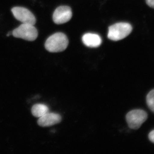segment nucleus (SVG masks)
<instances>
[{
	"instance_id": "obj_1",
	"label": "nucleus",
	"mask_w": 154,
	"mask_h": 154,
	"mask_svg": "<svg viewBox=\"0 0 154 154\" xmlns=\"http://www.w3.org/2000/svg\"><path fill=\"white\" fill-rule=\"evenodd\" d=\"M68 45L69 40L66 35L59 32L48 37L45 42V46L48 51L56 53L63 51L66 49Z\"/></svg>"
},
{
	"instance_id": "obj_2",
	"label": "nucleus",
	"mask_w": 154,
	"mask_h": 154,
	"mask_svg": "<svg viewBox=\"0 0 154 154\" xmlns=\"http://www.w3.org/2000/svg\"><path fill=\"white\" fill-rule=\"evenodd\" d=\"M132 30V26L129 23L119 22L109 27L107 37L113 41H119L128 36Z\"/></svg>"
},
{
	"instance_id": "obj_3",
	"label": "nucleus",
	"mask_w": 154,
	"mask_h": 154,
	"mask_svg": "<svg viewBox=\"0 0 154 154\" xmlns=\"http://www.w3.org/2000/svg\"><path fill=\"white\" fill-rule=\"evenodd\" d=\"M38 34V31L34 25L29 24H22L12 32V35L14 37L29 41L35 40Z\"/></svg>"
},
{
	"instance_id": "obj_4",
	"label": "nucleus",
	"mask_w": 154,
	"mask_h": 154,
	"mask_svg": "<svg viewBox=\"0 0 154 154\" xmlns=\"http://www.w3.org/2000/svg\"><path fill=\"white\" fill-rule=\"evenodd\" d=\"M148 114L144 110L136 109L129 111L126 115V120L131 129H139L147 120Z\"/></svg>"
},
{
	"instance_id": "obj_5",
	"label": "nucleus",
	"mask_w": 154,
	"mask_h": 154,
	"mask_svg": "<svg viewBox=\"0 0 154 154\" xmlns=\"http://www.w3.org/2000/svg\"><path fill=\"white\" fill-rule=\"evenodd\" d=\"M14 17L23 24L34 25L36 19L34 15L29 10L23 7H14L11 10Z\"/></svg>"
},
{
	"instance_id": "obj_6",
	"label": "nucleus",
	"mask_w": 154,
	"mask_h": 154,
	"mask_svg": "<svg viewBox=\"0 0 154 154\" xmlns=\"http://www.w3.org/2000/svg\"><path fill=\"white\" fill-rule=\"evenodd\" d=\"M72 14L71 9L66 6H62L56 9L53 15V20L58 25L68 22L71 19Z\"/></svg>"
},
{
	"instance_id": "obj_7",
	"label": "nucleus",
	"mask_w": 154,
	"mask_h": 154,
	"mask_svg": "<svg viewBox=\"0 0 154 154\" xmlns=\"http://www.w3.org/2000/svg\"><path fill=\"white\" fill-rule=\"evenodd\" d=\"M61 120V116L60 114L48 112L39 117L37 122L39 126L49 127L60 123Z\"/></svg>"
},
{
	"instance_id": "obj_8",
	"label": "nucleus",
	"mask_w": 154,
	"mask_h": 154,
	"mask_svg": "<svg viewBox=\"0 0 154 154\" xmlns=\"http://www.w3.org/2000/svg\"><path fill=\"white\" fill-rule=\"evenodd\" d=\"M84 44L90 48H97L102 43V39L98 34L93 33H87L82 36Z\"/></svg>"
},
{
	"instance_id": "obj_9",
	"label": "nucleus",
	"mask_w": 154,
	"mask_h": 154,
	"mask_svg": "<svg viewBox=\"0 0 154 154\" xmlns=\"http://www.w3.org/2000/svg\"><path fill=\"white\" fill-rule=\"evenodd\" d=\"M49 111V108L44 104H36L33 105L31 109L33 116L38 118L48 113Z\"/></svg>"
},
{
	"instance_id": "obj_10",
	"label": "nucleus",
	"mask_w": 154,
	"mask_h": 154,
	"mask_svg": "<svg viewBox=\"0 0 154 154\" xmlns=\"http://www.w3.org/2000/svg\"><path fill=\"white\" fill-rule=\"evenodd\" d=\"M146 103L149 108L154 113V89L147 95Z\"/></svg>"
},
{
	"instance_id": "obj_11",
	"label": "nucleus",
	"mask_w": 154,
	"mask_h": 154,
	"mask_svg": "<svg viewBox=\"0 0 154 154\" xmlns=\"http://www.w3.org/2000/svg\"><path fill=\"white\" fill-rule=\"evenodd\" d=\"M148 137L149 140L152 143H154V130L149 133Z\"/></svg>"
},
{
	"instance_id": "obj_12",
	"label": "nucleus",
	"mask_w": 154,
	"mask_h": 154,
	"mask_svg": "<svg viewBox=\"0 0 154 154\" xmlns=\"http://www.w3.org/2000/svg\"><path fill=\"white\" fill-rule=\"evenodd\" d=\"M146 2L149 7L154 9V0H146Z\"/></svg>"
}]
</instances>
